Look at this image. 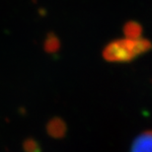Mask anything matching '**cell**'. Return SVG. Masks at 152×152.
<instances>
[{"mask_svg":"<svg viewBox=\"0 0 152 152\" xmlns=\"http://www.w3.org/2000/svg\"><path fill=\"white\" fill-rule=\"evenodd\" d=\"M152 48V44L143 38L123 39L110 42L103 51V56L110 62H129L140 56Z\"/></svg>","mask_w":152,"mask_h":152,"instance_id":"6da1fadb","label":"cell"},{"mask_svg":"<svg viewBox=\"0 0 152 152\" xmlns=\"http://www.w3.org/2000/svg\"><path fill=\"white\" fill-rule=\"evenodd\" d=\"M124 35L127 39H138L141 38V27L135 22L127 23L124 28Z\"/></svg>","mask_w":152,"mask_h":152,"instance_id":"3957f363","label":"cell"},{"mask_svg":"<svg viewBox=\"0 0 152 152\" xmlns=\"http://www.w3.org/2000/svg\"><path fill=\"white\" fill-rule=\"evenodd\" d=\"M130 152H152V130L139 134L132 142Z\"/></svg>","mask_w":152,"mask_h":152,"instance_id":"7a4b0ae2","label":"cell"}]
</instances>
